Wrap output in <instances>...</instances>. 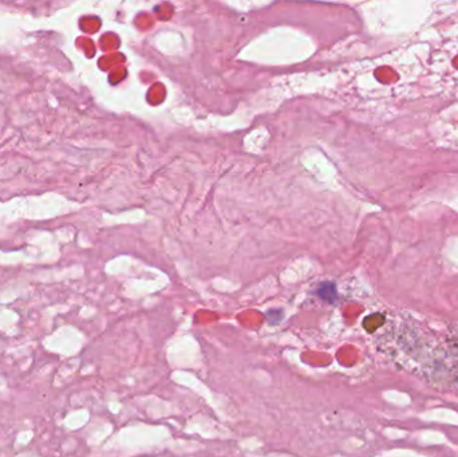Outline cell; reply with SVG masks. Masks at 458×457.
Returning a JSON list of instances; mask_svg holds the SVG:
<instances>
[{
  "instance_id": "obj_1",
  "label": "cell",
  "mask_w": 458,
  "mask_h": 457,
  "mask_svg": "<svg viewBox=\"0 0 458 457\" xmlns=\"http://www.w3.org/2000/svg\"><path fill=\"white\" fill-rule=\"evenodd\" d=\"M397 333L398 362L436 388L458 391V324L445 333L401 326Z\"/></svg>"
},
{
  "instance_id": "obj_2",
  "label": "cell",
  "mask_w": 458,
  "mask_h": 457,
  "mask_svg": "<svg viewBox=\"0 0 458 457\" xmlns=\"http://www.w3.org/2000/svg\"><path fill=\"white\" fill-rule=\"evenodd\" d=\"M318 295L323 299V301L328 302V303H334L336 299V288L332 283H323L318 288Z\"/></svg>"
}]
</instances>
